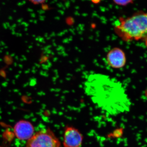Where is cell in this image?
I'll use <instances>...</instances> for the list:
<instances>
[{"label":"cell","mask_w":147,"mask_h":147,"mask_svg":"<svg viewBox=\"0 0 147 147\" xmlns=\"http://www.w3.org/2000/svg\"><path fill=\"white\" fill-rule=\"evenodd\" d=\"M84 91L92 102L108 115H119L130 110V100L115 78L100 74H90L84 84Z\"/></svg>","instance_id":"cell-1"},{"label":"cell","mask_w":147,"mask_h":147,"mask_svg":"<svg viewBox=\"0 0 147 147\" xmlns=\"http://www.w3.org/2000/svg\"><path fill=\"white\" fill-rule=\"evenodd\" d=\"M114 31L123 41L138 40L147 36V13H136L127 18L115 21Z\"/></svg>","instance_id":"cell-2"},{"label":"cell","mask_w":147,"mask_h":147,"mask_svg":"<svg viewBox=\"0 0 147 147\" xmlns=\"http://www.w3.org/2000/svg\"><path fill=\"white\" fill-rule=\"evenodd\" d=\"M61 142L50 128L43 129L28 140L26 147H61Z\"/></svg>","instance_id":"cell-3"},{"label":"cell","mask_w":147,"mask_h":147,"mask_svg":"<svg viewBox=\"0 0 147 147\" xmlns=\"http://www.w3.org/2000/svg\"><path fill=\"white\" fill-rule=\"evenodd\" d=\"M84 139V135L78 128L72 125H66L64 129L63 147H81Z\"/></svg>","instance_id":"cell-4"},{"label":"cell","mask_w":147,"mask_h":147,"mask_svg":"<svg viewBox=\"0 0 147 147\" xmlns=\"http://www.w3.org/2000/svg\"><path fill=\"white\" fill-rule=\"evenodd\" d=\"M106 62L108 65L113 69H120L125 65L126 58L123 50L119 47H114L107 53Z\"/></svg>","instance_id":"cell-5"},{"label":"cell","mask_w":147,"mask_h":147,"mask_svg":"<svg viewBox=\"0 0 147 147\" xmlns=\"http://www.w3.org/2000/svg\"><path fill=\"white\" fill-rule=\"evenodd\" d=\"M14 132L18 139L28 140L34 135V128L28 121H20L14 126Z\"/></svg>","instance_id":"cell-6"},{"label":"cell","mask_w":147,"mask_h":147,"mask_svg":"<svg viewBox=\"0 0 147 147\" xmlns=\"http://www.w3.org/2000/svg\"><path fill=\"white\" fill-rule=\"evenodd\" d=\"M113 2L115 4L121 6H125L133 3L132 1H114Z\"/></svg>","instance_id":"cell-7"},{"label":"cell","mask_w":147,"mask_h":147,"mask_svg":"<svg viewBox=\"0 0 147 147\" xmlns=\"http://www.w3.org/2000/svg\"><path fill=\"white\" fill-rule=\"evenodd\" d=\"M31 2L34 4H42L45 2V1H31Z\"/></svg>","instance_id":"cell-8"},{"label":"cell","mask_w":147,"mask_h":147,"mask_svg":"<svg viewBox=\"0 0 147 147\" xmlns=\"http://www.w3.org/2000/svg\"><path fill=\"white\" fill-rule=\"evenodd\" d=\"M20 24H21V25H22V26H24L25 28H27L29 26V24L28 23H26V22H24V21L21 22Z\"/></svg>","instance_id":"cell-9"},{"label":"cell","mask_w":147,"mask_h":147,"mask_svg":"<svg viewBox=\"0 0 147 147\" xmlns=\"http://www.w3.org/2000/svg\"><path fill=\"white\" fill-rule=\"evenodd\" d=\"M30 16H31L32 18H34L36 17V15L35 13H30Z\"/></svg>","instance_id":"cell-10"},{"label":"cell","mask_w":147,"mask_h":147,"mask_svg":"<svg viewBox=\"0 0 147 147\" xmlns=\"http://www.w3.org/2000/svg\"><path fill=\"white\" fill-rule=\"evenodd\" d=\"M23 18H21L18 19V20H17V22L18 23V24H21V22H22V21H23Z\"/></svg>","instance_id":"cell-11"},{"label":"cell","mask_w":147,"mask_h":147,"mask_svg":"<svg viewBox=\"0 0 147 147\" xmlns=\"http://www.w3.org/2000/svg\"><path fill=\"white\" fill-rule=\"evenodd\" d=\"M3 27L5 29V30H7L8 28H7V26L6 24H5V23H3Z\"/></svg>","instance_id":"cell-12"},{"label":"cell","mask_w":147,"mask_h":147,"mask_svg":"<svg viewBox=\"0 0 147 147\" xmlns=\"http://www.w3.org/2000/svg\"><path fill=\"white\" fill-rule=\"evenodd\" d=\"M21 57H22V59H24V61L27 60V59L26 57V56H25V55H22V56H21Z\"/></svg>","instance_id":"cell-13"},{"label":"cell","mask_w":147,"mask_h":147,"mask_svg":"<svg viewBox=\"0 0 147 147\" xmlns=\"http://www.w3.org/2000/svg\"><path fill=\"white\" fill-rule=\"evenodd\" d=\"M27 11H29V12H32V13L33 11H34L33 9L30 8H28V9H27Z\"/></svg>","instance_id":"cell-14"},{"label":"cell","mask_w":147,"mask_h":147,"mask_svg":"<svg viewBox=\"0 0 147 147\" xmlns=\"http://www.w3.org/2000/svg\"><path fill=\"white\" fill-rule=\"evenodd\" d=\"M0 43H1V46H4V47L5 46V42H4L3 41H1V42H0Z\"/></svg>","instance_id":"cell-15"},{"label":"cell","mask_w":147,"mask_h":147,"mask_svg":"<svg viewBox=\"0 0 147 147\" xmlns=\"http://www.w3.org/2000/svg\"><path fill=\"white\" fill-rule=\"evenodd\" d=\"M37 12L40 14H41V13H44V11L43 10H38Z\"/></svg>","instance_id":"cell-16"},{"label":"cell","mask_w":147,"mask_h":147,"mask_svg":"<svg viewBox=\"0 0 147 147\" xmlns=\"http://www.w3.org/2000/svg\"><path fill=\"white\" fill-rule=\"evenodd\" d=\"M23 5H24V4H23L22 2H18V3H17V5L19 7L22 6H23Z\"/></svg>","instance_id":"cell-17"},{"label":"cell","mask_w":147,"mask_h":147,"mask_svg":"<svg viewBox=\"0 0 147 147\" xmlns=\"http://www.w3.org/2000/svg\"><path fill=\"white\" fill-rule=\"evenodd\" d=\"M30 69H27V70H26V71H25V73L28 74L30 73Z\"/></svg>","instance_id":"cell-18"},{"label":"cell","mask_w":147,"mask_h":147,"mask_svg":"<svg viewBox=\"0 0 147 147\" xmlns=\"http://www.w3.org/2000/svg\"><path fill=\"white\" fill-rule=\"evenodd\" d=\"M5 24H6L7 26V28H9L11 27L10 24L9 22H6Z\"/></svg>","instance_id":"cell-19"},{"label":"cell","mask_w":147,"mask_h":147,"mask_svg":"<svg viewBox=\"0 0 147 147\" xmlns=\"http://www.w3.org/2000/svg\"><path fill=\"white\" fill-rule=\"evenodd\" d=\"M34 65L36 67H38V68H39V67H40V66L39 65H38V64L36 63H34Z\"/></svg>","instance_id":"cell-20"},{"label":"cell","mask_w":147,"mask_h":147,"mask_svg":"<svg viewBox=\"0 0 147 147\" xmlns=\"http://www.w3.org/2000/svg\"><path fill=\"white\" fill-rule=\"evenodd\" d=\"M31 71L32 73L33 74H35L36 73L37 70L36 69H32Z\"/></svg>","instance_id":"cell-21"},{"label":"cell","mask_w":147,"mask_h":147,"mask_svg":"<svg viewBox=\"0 0 147 147\" xmlns=\"http://www.w3.org/2000/svg\"><path fill=\"white\" fill-rule=\"evenodd\" d=\"M9 29L11 30V31H15V29L14 28H12V27L11 26L10 28H9Z\"/></svg>","instance_id":"cell-22"},{"label":"cell","mask_w":147,"mask_h":147,"mask_svg":"<svg viewBox=\"0 0 147 147\" xmlns=\"http://www.w3.org/2000/svg\"><path fill=\"white\" fill-rule=\"evenodd\" d=\"M18 67H20V68L21 69H22L23 68V67H24L23 65L21 64H18Z\"/></svg>","instance_id":"cell-23"},{"label":"cell","mask_w":147,"mask_h":147,"mask_svg":"<svg viewBox=\"0 0 147 147\" xmlns=\"http://www.w3.org/2000/svg\"><path fill=\"white\" fill-rule=\"evenodd\" d=\"M16 26H17V25H16V24H13V25H12V26H11L12 27V28H14L15 29V28H16Z\"/></svg>","instance_id":"cell-24"},{"label":"cell","mask_w":147,"mask_h":147,"mask_svg":"<svg viewBox=\"0 0 147 147\" xmlns=\"http://www.w3.org/2000/svg\"><path fill=\"white\" fill-rule=\"evenodd\" d=\"M8 19H9V20L11 21V20H13V17L11 16H9L8 17Z\"/></svg>","instance_id":"cell-25"},{"label":"cell","mask_w":147,"mask_h":147,"mask_svg":"<svg viewBox=\"0 0 147 147\" xmlns=\"http://www.w3.org/2000/svg\"><path fill=\"white\" fill-rule=\"evenodd\" d=\"M15 59L16 60H19V58H18V56H15Z\"/></svg>","instance_id":"cell-26"},{"label":"cell","mask_w":147,"mask_h":147,"mask_svg":"<svg viewBox=\"0 0 147 147\" xmlns=\"http://www.w3.org/2000/svg\"><path fill=\"white\" fill-rule=\"evenodd\" d=\"M10 56L11 57H15V53H12V54H11Z\"/></svg>","instance_id":"cell-27"},{"label":"cell","mask_w":147,"mask_h":147,"mask_svg":"<svg viewBox=\"0 0 147 147\" xmlns=\"http://www.w3.org/2000/svg\"><path fill=\"white\" fill-rule=\"evenodd\" d=\"M19 76H20V74H17V75H15V78H16V79H18V77H19Z\"/></svg>","instance_id":"cell-28"},{"label":"cell","mask_w":147,"mask_h":147,"mask_svg":"<svg viewBox=\"0 0 147 147\" xmlns=\"http://www.w3.org/2000/svg\"><path fill=\"white\" fill-rule=\"evenodd\" d=\"M33 48V46L32 45H29L28 48L29 49H31Z\"/></svg>","instance_id":"cell-29"},{"label":"cell","mask_w":147,"mask_h":147,"mask_svg":"<svg viewBox=\"0 0 147 147\" xmlns=\"http://www.w3.org/2000/svg\"><path fill=\"white\" fill-rule=\"evenodd\" d=\"M16 32H15V31H11V34H12V35H15L16 34Z\"/></svg>","instance_id":"cell-30"},{"label":"cell","mask_w":147,"mask_h":147,"mask_svg":"<svg viewBox=\"0 0 147 147\" xmlns=\"http://www.w3.org/2000/svg\"><path fill=\"white\" fill-rule=\"evenodd\" d=\"M13 65H14V67H16L18 65V64L16 63V62H14V63H13Z\"/></svg>","instance_id":"cell-31"},{"label":"cell","mask_w":147,"mask_h":147,"mask_svg":"<svg viewBox=\"0 0 147 147\" xmlns=\"http://www.w3.org/2000/svg\"><path fill=\"white\" fill-rule=\"evenodd\" d=\"M33 23H34V24H36L37 23V20H34L33 21Z\"/></svg>","instance_id":"cell-32"},{"label":"cell","mask_w":147,"mask_h":147,"mask_svg":"<svg viewBox=\"0 0 147 147\" xmlns=\"http://www.w3.org/2000/svg\"><path fill=\"white\" fill-rule=\"evenodd\" d=\"M40 36L37 37H36L35 38V40H36V41H38V39H39Z\"/></svg>","instance_id":"cell-33"},{"label":"cell","mask_w":147,"mask_h":147,"mask_svg":"<svg viewBox=\"0 0 147 147\" xmlns=\"http://www.w3.org/2000/svg\"><path fill=\"white\" fill-rule=\"evenodd\" d=\"M34 20H33V19H30V20H29V22H30V23H32L33 22Z\"/></svg>","instance_id":"cell-34"},{"label":"cell","mask_w":147,"mask_h":147,"mask_svg":"<svg viewBox=\"0 0 147 147\" xmlns=\"http://www.w3.org/2000/svg\"><path fill=\"white\" fill-rule=\"evenodd\" d=\"M22 3H23V4H24V5H25V4L26 3V1H22Z\"/></svg>","instance_id":"cell-35"},{"label":"cell","mask_w":147,"mask_h":147,"mask_svg":"<svg viewBox=\"0 0 147 147\" xmlns=\"http://www.w3.org/2000/svg\"><path fill=\"white\" fill-rule=\"evenodd\" d=\"M36 69V67L35 66H34L32 67V69Z\"/></svg>","instance_id":"cell-36"},{"label":"cell","mask_w":147,"mask_h":147,"mask_svg":"<svg viewBox=\"0 0 147 147\" xmlns=\"http://www.w3.org/2000/svg\"><path fill=\"white\" fill-rule=\"evenodd\" d=\"M15 35H16V36L19 37V33H16Z\"/></svg>","instance_id":"cell-37"},{"label":"cell","mask_w":147,"mask_h":147,"mask_svg":"<svg viewBox=\"0 0 147 147\" xmlns=\"http://www.w3.org/2000/svg\"><path fill=\"white\" fill-rule=\"evenodd\" d=\"M24 30L25 31H27L28 30V28H25V29H24Z\"/></svg>","instance_id":"cell-38"},{"label":"cell","mask_w":147,"mask_h":147,"mask_svg":"<svg viewBox=\"0 0 147 147\" xmlns=\"http://www.w3.org/2000/svg\"><path fill=\"white\" fill-rule=\"evenodd\" d=\"M8 46L5 45V46L4 47V48H5V49H7V48H8Z\"/></svg>","instance_id":"cell-39"},{"label":"cell","mask_w":147,"mask_h":147,"mask_svg":"<svg viewBox=\"0 0 147 147\" xmlns=\"http://www.w3.org/2000/svg\"><path fill=\"white\" fill-rule=\"evenodd\" d=\"M22 71H21V70H20V71H18V73L19 74H21V73H22Z\"/></svg>","instance_id":"cell-40"},{"label":"cell","mask_w":147,"mask_h":147,"mask_svg":"<svg viewBox=\"0 0 147 147\" xmlns=\"http://www.w3.org/2000/svg\"><path fill=\"white\" fill-rule=\"evenodd\" d=\"M12 68H11V67H9V71H11L12 70Z\"/></svg>","instance_id":"cell-41"},{"label":"cell","mask_w":147,"mask_h":147,"mask_svg":"<svg viewBox=\"0 0 147 147\" xmlns=\"http://www.w3.org/2000/svg\"><path fill=\"white\" fill-rule=\"evenodd\" d=\"M22 34L21 33H19V37H22Z\"/></svg>","instance_id":"cell-42"},{"label":"cell","mask_w":147,"mask_h":147,"mask_svg":"<svg viewBox=\"0 0 147 147\" xmlns=\"http://www.w3.org/2000/svg\"><path fill=\"white\" fill-rule=\"evenodd\" d=\"M20 61H21V62L23 61H24V59H23L22 58H21V59H20Z\"/></svg>","instance_id":"cell-43"},{"label":"cell","mask_w":147,"mask_h":147,"mask_svg":"<svg viewBox=\"0 0 147 147\" xmlns=\"http://www.w3.org/2000/svg\"><path fill=\"white\" fill-rule=\"evenodd\" d=\"M13 11L14 13H16V12H17V11L16 10H15V9H14V10H13Z\"/></svg>","instance_id":"cell-44"},{"label":"cell","mask_w":147,"mask_h":147,"mask_svg":"<svg viewBox=\"0 0 147 147\" xmlns=\"http://www.w3.org/2000/svg\"><path fill=\"white\" fill-rule=\"evenodd\" d=\"M3 49H4V47H1V48H0V50H2H2H3Z\"/></svg>","instance_id":"cell-45"},{"label":"cell","mask_w":147,"mask_h":147,"mask_svg":"<svg viewBox=\"0 0 147 147\" xmlns=\"http://www.w3.org/2000/svg\"><path fill=\"white\" fill-rule=\"evenodd\" d=\"M6 54L7 55H9V52H6Z\"/></svg>","instance_id":"cell-46"},{"label":"cell","mask_w":147,"mask_h":147,"mask_svg":"<svg viewBox=\"0 0 147 147\" xmlns=\"http://www.w3.org/2000/svg\"><path fill=\"white\" fill-rule=\"evenodd\" d=\"M26 52H27V53H30V50H26Z\"/></svg>","instance_id":"cell-47"},{"label":"cell","mask_w":147,"mask_h":147,"mask_svg":"<svg viewBox=\"0 0 147 147\" xmlns=\"http://www.w3.org/2000/svg\"><path fill=\"white\" fill-rule=\"evenodd\" d=\"M32 37H33L35 38L36 37V36L35 35L33 34L32 35Z\"/></svg>","instance_id":"cell-48"},{"label":"cell","mask_w":147,"mask_h":147,"mask_svg":"<svg viewBox=\"0 0 147 147\" xmlns=\"http://www.w3.org/2000/svg\"><path fill=\"white\" fill-rule=\"evenodd\" d=\"M2 61V59H1V58H0V62H1Z\"/></svg>","instance_id":"cell-49"},{"label":"cell","mask_w":147,"mask_h":147,"mask_svg":"<svg viewBox=\"0 0 147 147\" xmlns=\"http://www.w3.org/2000/svg\"><path fill=\"white\" fill-rule=\"evenodd\" d=\"M2 5H5V3H4V2H3L2 3Z\"/></svg>","instance_id":"cell-50"},{"label":"cell","mask_w":147,"mask_h":147,"mask_svg":"<svg viewBox=\"0 0 147 147\" xmlns=\"http://www.w3.org/2000/svg\"><path fill=\"white\" fill-rule=\"evenodd\" d=\"M36 45H37V46H40V44H38V43H37Z\"/></svg>","instance_id":"cell-51"},{"label":"cell","mask_w":147,"mask_h":147,"mask_svg":"<svg viewBox=\"0 0 147 147\" xmlns=\"http://www.w3.org/2000/svg\"><path fill=\"white\" fill-rule=\"evenodd\" d=\"M2 53V50H0V53Z\"/></svg>","instance_id":"cell-52"},{"label":"cell","mask_w":147,"mask_h":147,"mask_svg":"<svg viewBox=\"0 0 147 147\" xmlns=\"http://www.w3.org/2000/svg\"><path fill=\"white\" fill-rule=\"evenodd\" d=\"M25 42H26V43H28V41H25Z\"/></svg>","instance_id":"cell-53"},{"label":"cell","mask_w":147,"mask_h":147,"mask_svg":"<svg viewBox=\"0 0 147 147\" xmlns=\"http://www.w3.org/2000/svg\"><path fill=\"white\" fill-rule=\"evenodd\" d=\"M26 35H28V34L26 33Z\"/></svg>","instance_id":"cell-54"},{"label":"cell","mask_w":147,"mask_h":147,"mask_svg":"<svg viewBox=\"0 0 147 147\" xmlns=\"http://www.w3.org/2000/svg\"><path fill=\"white\" fill-rule=\"evenodd\" d=\"M1 46V43H0V46Z\"/></svg>","instance_id":"cell-55"}]
</instances>
